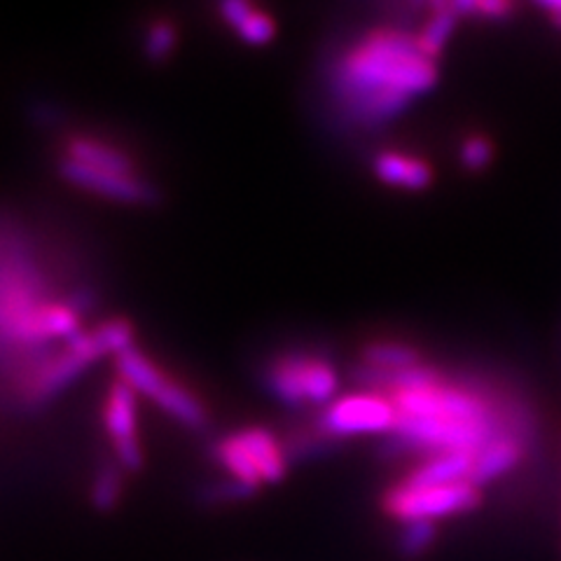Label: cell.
I'll use <instances>...</instances> for the list:
<instances>
[{"label": "cell", "instance_id": "1", "mask_svg": "<svg viewBox=\"0 0 561 561\" xmlns=\"http://www.w3.org/2000/svg\"><path fill=\"white\" fill-rule=\"evenodd\" d=\"M373 379L389 386L398 412L396 440L405 449H426L431 456L466 451L476 456L501 435H519L491 400L466 386L445 383L431 367L416 365L402 373H377Z\"/></svg>", "mask_w": 561, "mask_h": 561}, {"label": "cell", "instance_id": "2", "mask_svg": "<svg viewBox=\"0 0 561 561\" xmlns=\"http://www.w3.org/2000/svg\"><path fill=\"white\" fill-rule=\"evenodd\" d=\"M435 82L437 66L421 51L416 35L377 28L340 57L332 90L351 119L377 127L431 92Z\"/></svg>", "mask_w": 561, "mask_h": 561}, {"label": "cell", "instance_id": "3", "mask_svg": "<svg viewBox=\"0 0 561 561\" xmlns=\"http://www.w3.org/2000/svg\"><path fill=\"white\" fill-rule=\"evenodd\" d=\"M134 323L129 319H108L90 330H82L66 342L57 354H51L31 370L24 381V396L33 405H41L59 396L70 383L80 379L94 363L105 356L117 358L134 346Z\"/></svg>", "mask_w": 561, "mask_h": 561}, {"label": "cell", "instance_id": "4", "mask_svg": "<svg viewBox=\"0 0 561 561\" xmlns=\"http://www.w3.org/2000/svg\"><path fill=\"white\" fill-rule=\"evenodd\" d=\"M115 373L122 381H127L131 389L152 400L157 408L169 414L175 424L190 431H204L210 424V412L206 402L192 391L187 383L169 375L160 363H154L146 351L136 346L127 348L125 354L115 358Z\"/></svg>", "mask_w": 561, "mask_h": 561}, {"label": "cell", "instance_id": "5", "mask_svg": "<svg viewBox=\"0 0 561 561\" xmlns=\"http://www.w3.org/2000/svg\"><path fill=\"white\" fill-rule=\"evenodd\" d=\"M210 456L227 472V478L253 489L255 494L265 484H278L288 470L284 445L278 443L272 431L262 426H249L222 435L210 447Z\"/></svg>", "mask_w": 561, "mask_h": 561}, {"label": "cell", "instance_id": "6", "mask_svg": "<svg viewBox=\"0 0 561 561\" xmlns=\"http://www.w3.org/2000/svg\"><path fill=\"white\" fill-rule=\"evenodd\" d=\"M267 391L288 408L302 402L311 405H328L337 393V373L328 360L319 356L288 354L278 356L265 373Z\"/></svg>", "mask_w": 561, "mask_h": 561}, {"label": "cell", "instance_id": "7", "mask_svg": "<svg viewBox=\"0 0 561 561\" xmlns=\"http://www.w3.org/2000/svg\"><path fill=\"white\" fill-rule=\"evenodd\" d=\"M480 505V489L470 482L431 486V489H405L396 484L386 491L383 511L393 519L410 522H435L449 515H461L476 511Z\"/></svg>", "mask_w": 561, "mask_h": 561}, {"label": "cell", "instance_id": "8", "mask_svg": "<svg viewBox=\"0 0 561 561\" xmlns=\"http://www.w3.org/2000/svg\"><path fill=\"white\" fill-rule=\"evenodd\" d=\"M101 424L113 447V459L125 472L146 466V451L138 435V393L117 375L111 379L101 405Z\"/></svg>", "mask_w": 561, "mask_h": 561}, {"label": "cell", "instance_id": "9", "mask_svg": "<svg viewBox=\"0 0 561 561\" xmlns=\"http://www.w3.org/2000/svg\"><path fill=\"white\" fill-rule=\"evenodd\" d=\"M398 412L389 396L379 393H351L332 400L323 412L321 433L332 437L393 433Z\"/></svg>", "mask_w": 561, "mask_h": 561}, {"label": "cell", "instance_id": "10", "mask_svg": "<svg viewBox=\"0 0 561 561\" xmlns=\"http://www.w3.org/2000/svg\"><path fill=\"white\" fill-rule=\"evenodd\" d=\"M57 173L68 185L90 192V195H96L101 199H111L129 206H152L160 202V192H157V187L146 179V175L101 171L78 164L61 154L57 160Z\"/></svg>", "mask_w": 561, "mask_h": 561}, {"label": "cell", "instance_id": "11", "mask_svg": "<svg viewBox=\"0 0 561 561\" xmlns=\"http://www.w3.org/2000/svg\"><path fill=\"white\" fill-rule=\"evenodd\" d=\"M61 157H68L78 164L111 171V173H127V175H144L136 157L113 140L96 136V134H70L64 138Z\"/></svg>", "mask_w": 561, "mask_h": 561}, {"label": "cell", "instance_id": "12", "mask_svg": "<svg viewBox=\"0 0 561 561\" xmlns=\"http://www.w3.org/2000/svg\"><path fill=\"white\" fill-rule=\"evenodd\" d=\"M220 20L230 26L243 45L262 47L276 38V22L265 10H260L245 0H225L218 5Z\"/></svg>", "mask_w": 561, "mask_h": 561}, {"label": "cell", "instance_id": "13", "mask_svg": "<svg viewBox=\"0 0 561 561\" xmlns=\"http://www.w3.org/2000/svg\"><path fill=\"white\" fill-rule=\"evenodd\" d=\"M476 456L466 451H447L435 454L426 463H421L416 470L400 482L405 489H431V486H447L468 482Z\"/></svg>", "mask_w": 561, "mask_h": 561}, {"label": "cell", "instance_id": "14", "mask_svg": "<svg viewBox=\"0 0 561 561\" xmlns=\"http://www.w3.org/2000/svg\"><path fill=\"white\" fill-rule=\"evenodd\" d=\"M522 456H524V437L513 433L501 435L496 440H491L482 451L476 454V463H472L468 482L478 489L494 482L501 476H505L507 470L517 468Z\"/></svg>", "mask_w": 561, "mask_h": 561}, {"label": "cell", "instance_id": "15", "mask_svg": "<svg viewBox=\"0 0 561 561\" xmlns=\"http://www.w3.org/2000/svg\"><path fill=\"white\" fill-rule=\"evenodd\" d=\"M373 167L377 179L391 187L419 192L433 183V169L424 160H419V157L412 154L379 152Z\"/></svg>", "mask_w": 561, "mask_h": 561}, {"label": "cell", "instance_id": "16", "mask_svg": "<svg viewBox=\"0 0 561 561\" xmlns=\"http://www.w3.org/2000/svg\"><path fill=\"white\" fill-rule=\"evenodd\" d=\"M459 20H461V14L454 10L451 3H435L433 5V14L428 16V22L416 35V43L428 59L435 61L437 57L443 55V49L449 43L451 33L456 31V24H459Z\"/></svg>", "mask_w": 561, "mask_h": 561}, {"label": "cell", "instance_id": "17", "mask_svg": "<svg viewBox=\"0 0 561 561\" xmlns=\"http://www.w3.org/2000/svg\"><path fill=\"white\" fill-rule=\"evenodd\" d=\"M125 496V470L115 461H103L90 484V503L96 513H113Z\"/></svg>", "mask_w": 561, "mask_h": 561}, {"label": "cell", "instance_id": "18", "mask_svg": "<svg viewBox=\"0 0 561 561\" xmlns=\"http://www.w3.org/2000/svg\"><path fill=\"white\" fill-rule=\"evenodd\" d=\"M363 358L377 373H402L419 365V351L408 344L375 342L363 348Z\"/></svg>", "mask_w": 561, "mask_h": 561}, {"label": "cell", "instance_id": "19", "mask_svg": "<svg viewBox=\"0 0 561 561\" xmlns=\"http://www.w3.org/2000/svg\"><path fill=\"white\" fill-rule=\"evenodd\" d=\"M181 43V31L171 20H154L144 33V57L150 64H167Z\"/></svg>", "mask_w": 561, "mask_h": 561}, {"label": "cell", "instance_id": "20", "mask_svg": "<svg viewBox=\"0 0 561 561\" xmlns=\"http://www.w3.org/2000/svg\"><path fill=\"white\" fill-rule=\"evenodd\" d=\"M435 542V524L433 522H410L402 526L398 536V552L405 559H416L426 554Z\"/></svg>", "mask_w": 561, "mask_h": 561}, {"label": "cell", "instance_id": "21", "mask_svg": "<svg viewBox=\"0 0 561 561\" xmlns=\"http://www.w3.org/2000/svg\"><path fill=\"white\" fill-rule=\"evenodd\" d=\"M459 160L468 171H484L494 160V144L486 136H468L461 144Z\"/></svg>", "mask_w": 561, "mask_h": 561}, {"label": "cell", "instance_id": "22", "mask_svg": "<svg viewBox=\"0 0 561 561\" xmlns=\"http://www.w3.org/2000/svg\"><path fill=\"white\" fill-rule=\"evenodd\" d=\"M255 496V491L253 489H249V486H243V484H239V482H234V480H220V482H216V484H208L206 489H204V503H208V505H230V503H241V501H249V499H253Z\"/></svg>", "mask_w": 561, "mask_h": 561}, {"label": "cell", "instance_id": "23", "mask_svg": "<svg viewBox=\"0 0 561 561\" xmlns=\"http://www.w3.org/2000/svg\"><path fill=\"white\" fill-rule=\"evenodd\" d=\"M540 8L550 14L554 26L561 28V0H548V3H540Z\"/></svg>", "mask_w": 561, "mask_h": 561}]
</instances>
